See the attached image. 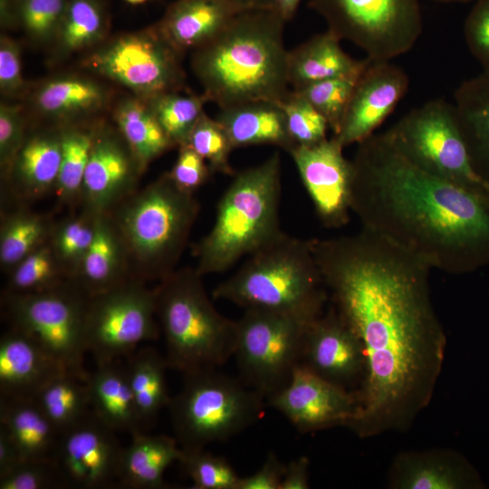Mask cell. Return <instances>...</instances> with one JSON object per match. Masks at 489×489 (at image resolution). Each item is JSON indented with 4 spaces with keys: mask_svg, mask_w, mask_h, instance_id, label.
I'll return each instance as SVG.
<instances>
[{
    "mask_svg": "<svg viewBox=\"0 0 489 489\" xmlns=\"http://www.w3.org/2000/svg\"><path fill=\"white\" fill-rule=\"evenodd\" d=\"M87 384L91 410L107 426L130 436L144 431L121 359L96 364Z\"/></svg>",
    "mask_w": 489,
    "mask_h": 489,
    "instance_id": "83f0119b",
    "label": "cell"
},
{
    "mask_svg": "<svg viewBox=\"0 0 489 489\" xmlns=\"http://www.w3.org/2000/svg\"><path fill=\"white\" fill-rule=\"evenodd\" d=\"M328 30L373 61H390L413 48L423 30L419 0H310Z\"/></svg>",
    "mask_w": 489,
    "mask_h": 489,
    "instance_id": "8fae6325",
    "label": "cell"
},
{
    "mask_svg": "<svg viewBox=\"0 0 489 489\" xmlns=\"http://www.w3.org/2000/svg\"><path fill=\"white\" fill-rule=\"evenodd\" d=\"M328 294L311 241L284 232L249 254L213 292L216 299L283 313L305 325L323 313Z\"/></svg>",
    "mask_w": 489,
    "mask_h": 489,
    "instance_id": "277c9868",
    "label": "cell"
},
{
    "mask_svg": "<svg viewBox=\"0 0 489 489\" xmlns=\"http://www.w3.org/2000/svg\"><path fill=\"white\" fill-rule=\"evenodd\" d=\"M464 36L483 71L489 72V0H475L465 22Z\"/></svg>",
    "mask_w": 489,
    "mask_h": 489,
    "instance_id": "681fc988",
    "label": "cell"
},
{
    "mask_svg": "<svg viewBox=\"0 0 489 489\" xmlns=\"http://www.w3.org/2000/svg\"><path fill=\"white\" fill-rule=\"evenodd\" d=\"M180 55L155 25L102 43L84 59L83 65L149 101L184 86Z\"/></svg>",
    "mask_w": 489,
    "mask_h": 489,
    "instance_id": "5bb4252c",
    "label": "cell"
},
{
    "mask_svg": "<svg viewBox=\"0 0 489 489\" xmlns=\"http://www.w3.org/2000/svg\"><path fill=\"white\" fill-rule=\"evenodd\" d=\"M25 89L22 74L21 48L11 37L0 38V90L5 96L21 95Z\"/></svg>",
    "mask_w": 489,
    "mask_h": 489,
    "instance_id": "816d5d0a",
    "label": "cell"
},
{
    "mask_svg": "<svg viewBox=\"0 0 489 489\" xmlns=\"http://www.w3.org/2000/svg\"><path fill=\"white\" fill-rule=\"evenodd\" d=\"M61 160L60 129L27 135L4 181L10 196L24 203L54 191Z\"/></svg>",
    "mask_w": 489,
    "mask_h": 489,
    "instance_id": "603a6c76",
    "label": "cell"
},
{
    "mask_svg": "<svg viewBox=\"0 0 489 489\" xmlns=\"http://www.w3.org/2000/svg\"><path fill=\"white\" fill-rule=\"evenodd\" d=\"M23 460L16 446L6 433L0 427V476L5 475Z\"/></svg>",
    "mask_w": 489,
    "mask_h": 489,
    "instance_id": "11a10c76",
    "label": "cell"
},
{
    "mask_svg": "<svg viewBox=\"0 0 489 489\" xmlns=\"http://www.w3.org/2000/svg\"><path fill=\"white\" fill-rule=\"evenodd\" d=\"M310 241L332 304L365 351L359 411L348 428L360 438L408 430L432 400L446 348L431 268L363 227Z\"/></svg>",
    "mask_w": 489,
    "mask_h": 489,
    "instance_id": "6da1fadb",
    "label": "cell"
},
{
    "mask_svg": "<svg viewBox=\"0 0 489 489\" xmlns=\"http://www.w3.org/2000/svg\"><path fill=\"white\" fill-rule=\"evenodd\" d=\"M185 144L206 161L212 173L234 175L230 155L235 149L222 125L206 112L192 129Z\"/></svg>",
    "mask_w": 489,
    "mask_h": 489,
    "instance_id": "7bdbcfd3",
    "label": "cell"
},
{
    "mask_svg": "<svg viewBox=\"0 0 489 489\" xmlns=\"http://www.w3.org/2000/svg\"><path fill=\"white\" fill-rule=\"evenodd\" d=\"M305 325L273 311L248 308L236 321L234 355L241 379L269 398L300 365Z\"/></svg>",
    "mask_w": 489,
    "mask_h": 489,
    "instance_id": "7c38bea8",
    "label": "cell"
},
{
    "mask_svg": "<svg viewBox=\"0 0 489 489\" xmlns=\"http://www.w3.org/2000/svg\"><path fill=\"white\" fill-rule=\"evenodd\" d=\"M54 222L50 216L31 211L24 205L2 216L0 264L9 272L31 253L46 244Z\"/></svg>",
    "mask_w": 489,
    "mask_h": 489,
    "instance_id": "e575fe53",
    "label": "cell"
},
{
    "mask_svg": "<svg viewBox=\"0 0 489 489\" xmlns=\"http://www.w3.org/2000/svg\"><path fill=\"white\" fill-rule=\"evenodd\" d=\"M197 268L175 270L155 287L169 369L183 375L217 369L234 355L236 321L222 315Z\"/></svg>",
    "mask_w": 489,
    "mask_h": 489,
    "instance_id": "52a82bcc",
    "label": "cell"
},
{
    "mask_svg": "<svg viewBox=\"0 0 489 489\" xmlns=\"http://www.w3.org/2000/svg\"><path fill=\"white\" fill-rule=\"evenodd\" d=\"M127 1L128 3H130V4H140V3H143L147 0H125Z\"/></svg>",
    "mask_w": 489,
    "mask_h": 489,
    "instance_id": "94428289",
    "label": "cell"
},
{
    "mask_svg": "<svg viewBox=\"0 0 489 489\" xmlns=\"http://www.w3.org/2000/svg\"><path fill=\"white\" fill-rule=\"evenodd\" d=\"M124 359L129 382L145 431L170 402L166 381V370L169 368L166 357L153 347L137 349Z\"/></svg>",
    "mask_w": 489,
    "mask_h": 489,
    "instance_id": "836d02e7",
    "label": "cell"
},
{
    "mask_svg": "<svg viewBox=\"0 0 489 489\" xmlns=\"http://www.w3.org/2000/svg\"><path fill=\"white\" fill-rule=\"evenodd\" d=\"M384 134L404 158L425 172L489 196V185L471 163L454 103L443 99L429 101L410 110Z\"/></svg>",
    "mask_w": 489,
    "mask_h": 489,
    "instance_id": "9c48e42d",
    "label": "cell"
},
{
    "mask_svg": "<svg viewBox=\"0 0 489 489\" xmlns=\"http://www.w3.org/2000/svg\"><path fill=\"white\" fill-rule=\"evenodd\" d=\"M117 130L142 172L157 158L176 147L165 133L147 101L139 97L121 101L114 110Z\"/></svg>",
    "mask_w": 489,
    "mask_h": 489,
    "instance_id": "d6a6232c",
    "label": "cell"
},
{
    "mask_svg": "<svg viewBox=\"0 0 489 489\" xmlns=\"http://www.w3.org/2000/svg\"><path fill=\"white\" fill-rule=\"evenodd\" d=\"M94 129L67 126L60 129L62 160L55 187L62 205L81 204L82 188L89 161Z\"/></svg>",
    "mask_w": 489,
    "mask_h": 489,
    "instance_id": "74e56055",
    "label": "cell"
},
{
    "mask_svg": "<svg viewBox=\"0 0 489 489\" xmlns=\"http://www.w3.org/2000/svg\"><path fill=\"white\" fill-rule=\"evenodd\" d=\"M66 371L40 344L11 328L0 340V399L34 400ZM71 373V372H70Z\"/></svg>",
    "mask_w": 489,
    "mask_h": 489,
    "instance_id": "7402d4cb",
    "label": "cell"
},
{
    "mask_svg": "<svg viewBox=\"0 0 489 489\" xmlns=\"http://www.w3.org/2000/svg\"><path fill=\"white\" fill-rule=\"evenodd\" d=\"M268 402L302 433L348 427L359 411L354 390L333 384L302 366Z\"/></svg>",
    "mask_w": 489,
    "mask_h": 489,
    "instance_id": "e0dca14e",
    "label": "cell"
},
{
    "mask_svg": "<svg viewBox=\"0 0 489 489\" xmlns=\"http://www.w3.org/2000/svg\"><path fill=\"white\" fill-rule=\"evenodd\" d=\"M131 277L124 243L109 214L96 216L94 235L81 267L71 282L88 297L104 292Z\"/></svg>",
    "mask_w": 489,
    "mask_h": 489,
    "instance_id": "d4e9b609",
    "label": "cell"
},
{
    "mask_svg": "<svg viewBox=\"0 0 489 489\" xmlns=\"http://www.w3.org/2000/svg\"><path fill=\"white\" fill-rule=\"evenodd\" d=\"M310 487V461L306 456L285 465L281 489H308Z\"/></svg>",
    "mask_w": 489,
    "mask_h": 489,
    "instance_id": "db71d44e",
    "label": "cell"
},
{
    "mask_svg": "<svg viewBox=\"0 0 489 489\" xmlns=\"http://www.w3.org/2000/svg\"><path fill=\"white\" fill-rule=\"evenodd\" d=\"M285 23L273 8L244 10L193 51L191 69L208 101L222 109L290 92Z\"/></svg>",
    "mask_w": 489,
    "mask_h": 489,
    "instance_id": "3957f363",
    "label": "cell"
},
{
    "mask_svg": "<svg viewBox=\"0 0 489 489\" xmlns=\"http://www.w3.org/2000/svg\"><path fill=\"white\" fill-rule=\"evenodd\" d=\"M264 398L216 369L185 374L168 406L175 438L184 450L226 441L261 418Z\"/></svg>",
    "mask_w": 489,
    "mask_h": 489,
    "instance_id": "ba28073f",
    "label": "cell"
},
{
    "mask_svg": "<svg viewBox=\"0 0 489 489\" xmlns=\"http://www.w3.org/2000/svg\"><path fill=\"white\" fill-rule=\"evenodd\" d=\"M439 2H445V3H465L468 1H475V0H436Z\"/></svg>",
    "mask_w": 489,
    "mask_h": 489,
    "instance_id": "91938a15",
    "label": "cell"
},
{
    "mask_svg": "<svg viewBox=\"0 0 489 489\" xmlns=\"http://www.w3.org/2000/svg\"><path fill=\"white\" fill-rule=\"evenodd\" d=\"M197 489H236L240 476L224 458L204 449L184 450L178 461Z\"/></svg>",
    "mask_w": 489,
    "mask_h": 489,
    "instance_id": "ee69618b",
    "label": "cell"
},
{
    "mask_svg": "<svg viewBox=\"0 0 489 489\" xmlns=\"http://www.w3.org/2000/svg\"><path fill=\"white\" fill-rule=\"evenodd\" d=\"M282 107L289 134L295 146H312L327 139V120L292 90L277 101Z\"/></svg>",
    "mask_w": 489,
    "mask_h": 489,
    "instance_id": "bcb514c9",
    "label": "cell"
},
{
    "mask_svg": "<svg viewBox=\"0 0 489 489\" xmlns=\"http://www.w3.org/2000/svg\"><path fill=\"white\" fill-rule=\"evenodd\" d=\"M285 465L271 452L257 472L240 477L236 489H281Z\"/></svg>",
    "mask_w": 489,
    "mask_h": 489,
    "instance_id": "f5cc1de1",
    "label": "cell"
},
{
    "mask_svg": "<svg viewBox=\"0 0 489 489\" xmlns=\"http://www.w3.org/2000/svg\"><path fill=\"white\" fill-rule=\"evenodd\" d=\"M408 85V76L401 67L390 61L369 59L356 81L340 129L332 137L345 148L376 133L403 99Z\"/></svg>",
    "mask_w": 489,
    "mask_h": 489,
    "instance_id": "ffe728a7",
    "label": "cell"
},
{
    "mask_svg": "<svg viewBox=\"0 0 489 489\" xmlns=\"http://www.w3.org/2000/svg\"><path fill=\"white\" fill-rule=\"evenodd\" d=\"M27 135L22 108L18 104L0 105V169L2 180L7 177L14 160Z\"/></svg>",
    "mask_w": 489,
    "mask_h": 489,
    "instance_id": "c3c4849f",
    "label": "cell"
},
{
    "mask_svg": "<svg viewBox=\"0 0 489 489\" xmlns=\"http://www.w3.org/2000/svg\"><path fill=\"white\" fill-rule=\"evenodd\" d=\"M199 211L194 194L165 172L109 213L126 247L131 276L159 282L174 272Z\"/></svg>",
    "mask_w": 489,
    "mask_h": 489,
    "instance_id": "8992f818",
    "label": "cell"
},
{
    "mask_svg": "<svg viewBox=\"0 0 489 489\" xmlns=\"http://www.w3.org/2000/svg\"><path fill=\"white\" fill-rule=\"evenodd\" d=\"M68 0H14L17 24L33 41L54 40Z\"/></svg>",
    "mask_w": 489,
    "mask_h": 489,
    "instance_id": "f6af8a7d",
    "label": "cell"
},
{
    "mask_svg": "<svg viewBox=\"0 0 489 489\" xmlns=\"http://www.w3.org/2000/svg\"><path fill=\"white\" fill-rule=\"evenodd\" d=\"M206 101L204 94L184 95L178 91L147 101L161 128L177 148L187 142L192 129L205 112Z\"/></svg>",
    "mask_w": 489,
    "mask_h": 489,
    "instance_id": "60d3db41",
    "label": "cell"
},
{
    "mask_svg": "<svg viewBox=\"0 0 489 489\" xmlns=\"http://www.w3.org/2000/svg\"><path fill=\"white\" fill-rule=\"evenodd\" d=\"M357 145L350 206L363 228L447 273L489 260V196L416 167L384 132Z\"/></svg>",
    "mask_w": 489,
    "mask_h": 489,
    "instance_id": "7a4b0ae2",
    "label": "cell"
},
{
    "mask_svg": "<svg viewBox=\"0 0 489 489\" xmlns=\"http://www.w3.org/2000/svg\"><path fill=\"white\" fill-rule=\"evenodd\" d=\"M123 447L118 480L129 488L158 489L165 487L164 474L178 462L182 448L177 439L166 435H148L144 431L130 436Z\"/></svg>",
    "mask_w": 489,
    "mask_h": 489,
    "instance_id": "f1b7e54d",
    "label": "cell"
},
{
    "mask_svg": "<svg viewBox=\"0 0 489 489\" xmlns=\"http://www.w3.org/2000/svg\"><path fill=\"white\" fill-rule=\"evenodd\" d=\"M155 288L133 276L89 297L85 316L87 351L96 364L126 358L144 341L159 338Z\"/></svg>",
    "mask_w": 489,
    "mask_h": 489,
    "instance_id": "4fadbf2b",
    "label": "cell"
},
{
    "mask_svg": "<svg viewBox=\"0 0 489 489\" xmlns=\"http://www.w3.org/2000/svg\"><path fill=\"white\" fill-rule=\"evenodd\" d=\"M273 8L286 21L291 20L302 0H271Z\"/></svg>",
    "mask_w": 489,
    "mask_h": 489,
    "instance_id": "6f0895ef",
    "label": "cell"
},
{
    "mask_svg": "<svg viewBox=\"0 0 489 489\" xmlns=\"http://www.w3.org/2000/svg\"><path fill=\"white\" fill-rule=\"evenodd\" d=\"M97 214L85 208L53 225L51 247L69 281L76 276L94 235Z\"/></svg>",
    "mask_w": 489,
    "mask_h": 489,
    "instance_id": "f35d334b",
    "label": "cell"
},
{
    "mask_svg": "<svg viewBox=\"0 0 489 489\" xmlns=\"http://www.w3.org/2000/svg\"><path fill=\"white\" fill-rule=\"evenodd\" d=\"M225 1L232 3L243 9L273 8L271 0H225Z\"/></svg>",
    "mask_w": 489,
    "mask_h": 489,
    "instance_id": "680465c9",
    "label": "cell"
},
{
    "mask_svg": "<svg viewBox=\"0 0 489 489\" xmlns=\"http://www.w3.org/2000/svg\"><path fill=\"white\" fill-rule=\"evenodd\" d=\"M107 101L105 89L97 82L77 75H63L43 83L34 98L42 115L69 120L101 109Z\"/></svg>",
    "mask_w": 489,
    "mask_h": 489,
    "instance_id": "1f68e13d",
    "label": "cell"
},
{
    "mask_svg": "<svg viewBox=\"0 0 489 489\" xmlns=\"http://www.w3.org/2000/svg\"><path fill=\"white\" fill-rule=\"evenodd\" d=\"M216 120L225 129L234 149L273 145L290 153L296 147L277 101H254L222 108Z\"/></svg>",
    "mask_w": 489,
    "mask_h": 489,
    "instance_id": "4316f807",
    "label": "cell"
},
{
    "mask_svg": "<svg viewBox=\"0 0 489 489\" xmlns=\"http://www.w3.org/2000/svg\"><path fill=\"white\" fill-rule=\"evenodd\" d=\"M244 10L225 0H176L157 26L182 54L211 40Z\"/></svg>",
    "mask_w": 489,
    "mask_h": 489,
    "instance_id": "cb8c5ba5",
    "label": "cell"
},
{
    "mask_svg": "<svg viewBox=\"0 0 489 489\" xmlns=\"http://www.w3.org/2000/svg\"><path fill=\"white\" fill-rule=\"evenodd\" d=\"M332 32L314 34L288 53V80L292 90L334 78H358L369 59L356 60L343 51Z\"/></svg>",
    "mask_w": 489,
    "mask_h": 489,
    "instance_id": "484cf974",
    "label": "cell"
},
{
    "mask_svg": "<svg viewBox=\"0 0 489 489\" xmlns=\"http://www.w3.org/2000/svg\"><path fill=\"white\" fill-rule=\"evenodd\" d=\"M281 168L276 151L235 176L218 202L212 228L194 248L202 275L227 271L283 232Z\"/></svg>",
    "mask_w": 489,
    "mask_h": 489,
    "instance_id": "5b68a950",
    "label": "cell"
},
{
    "mask_svg": "<svg viewBox=\"0 0 489 489\" xmlns=\"http://www.w3.org/2000/svg\"><path fill=\"white\" fill-rule=\"evenodd\" d=\"M65 485L54 458L24 460L0 476V489H46Z\"/></svg>",
    "mask_w": 489,
    "mask_h": 489,
    "instance_id": "7dc6e473",
    "label": "cell"
},
{
    "mask_svg": "<svg viewBox=\"0 0 489 489\" xmlns=\"http://www.w3.org/2000/svg\"><path fill=\"white\" fill-rule=\"evenodd\" d=\"M11 293H33L53 289L68 280L49 241L31 253L8 272Z\"/></svg>",
    "mask_w": 489,
    "mask_h": 489,
    "instance_id": "ab89813d",
    "label": "cell"
},
{
    "mask_svg": "<svg viewBox=\"0 0 489 489\" xmlns=\"http://www.w3.org/2000/svg\"><path fill=\"white\" fill-rule=\"evenodd\" d=\"M0 427L23 460L53 458L60 434L35 400L0 399Z\"/></svg>",
    "mask_w": 489,
    "mask_h": 489,
    "instance_id": "4dcf8cb0",
    "label": "cell"
},
{
    "mask_svg": "<svg viewBox=\"0 0 489 489\" xmlns=\"http://www.w3.org/2000/svg\"><path fill=\"white\" fill-rule=\"evenodd\" d=\"M299 366L347 389L360 384L362 342L333 304L306 328Z\"/></svg>",
    "mask_w": 489,
    "mask_h": 489,
    "instance_id": "ac0fdd59",
    "label": "cell"
},
{
    "mask_svg": "<svg viewBox=\"0 0 489 489\" xmlns=\"http://www.w3.org/2000/svg\"><path fill=\"white\" fill-rule=\"evenodd\" d=\"M453 103L473 168L489 185V72L462 82Z\"/></svg>",
    "mask_w": 489,
    "mask_h": 489,
    "instance_id": "f546056e",
    "label": "cell"
},
{
    "mask_svg": "<svg viewBox=\"0 0 489 489\" xmlns=\"http://www.w3.org/2000/svg\"><path fill=\"white\" fill-rule=\"evenodd\" d=\"M108 28L102 0H68L54 39L59 53L70 54L99 43Z\"/></svg>",
    "mask_w": 489,
    "mask_h": 489,
    "instance_id": "8d00e7d4",
    "label": "cell"
},
{
    "mask_svg": "<svg viewBox=\"0 0 489 489\" xmlns=\"http://www.w3.org/2000/svg\"><path fill=\"white\" fill-rule=\"evenodd\" d=\"M357 79H329L292 91L305 99L323 116L335 135L340 129Z\"/></svg>",
    "mask_w": 489,
    "mask_h": 489,
    "instance_id": "b9f144b4",
    "label": "cell"
},
{
    "mask_svg": "<svg viewBox=\"0 0 489 489\" xmlns=\"http://www.w3.org/2000/svg\"><path fill=\"white\" fill-rule=\"evenodd\" d=\"M89 297L71 281L33 293L4 292L11 328L31 337L66 371L88 379L85 316Z\"/></svg>",
    "mask_w": 489,
    "mask_h": 489,
    "instance_id": "30bf717a",
    "label": "cell"
},
{
    "mask_svg": "<svg viewBox=\"0 0 489 489\" xmlns=\"http://www.w3.org/2000/svg\"><path fill=\"white\" fill-rule=\"evenodd\" d=\"M143 174L117 129L95 128L82 188L81 206L109 214L137 189Z\"/></svg>",
    "mask_w": 489,
    "mask_h": 489,
    "instance_id": "d6986e66",
    "label": "cell"
},
{
    "mask_svg": "<svg viewBox=\"0 0 489 489\" xmlns=\"http://www.w3.org/2000/svg\"><path fill=\"white\" fill-rule=\"evenodd\" d=\"M34 400L60 435L91 410L87 379L70 372L51 380Z\"/></svg>",
    "mask_w": 489,
    "mask_h": 489,
    "instance_id": "d590c367",
    "label": "cell"
},
{
    "mask_svg": "<svg viewBox=\"0 0 489 489\" xmlns=\"http://www.w3.org/2000/svg\"><path fill=\"white\" fill-rule=\"evenodd\" d=\"M343 149L332 137L312 146H296L289 153L319 220L327 228L350 222L353 168Z\"/></svg>",
    "mask_w": 489,
    "mask_h": 489,
    "instance_id": "2e32d148",
    "label": "cell"
},
{
    "mask_svg": "<svg viewBox=\"0 0 489 489\" xmlns=\"http://www.w3.org/2000/svg\"><path fill=\"white\" fill-rule=\"evenodd\" d=\"M0 24L5 29L18 26L14 0H0Z\"/></svg>",
    "mask_w": 489,
    "mask_h": 489,
    "instance_id": "9f6ffc18",
    "label": "cell"
},
{
    "mask_svg": "<svg viewBox=\"0 0 489 489\" xmlns=\"http://www.w3.org/2000/svg\"><path fill=\"white\" fill-rule=\"evenodd\" d=\"M115 432L91 410L60 435L53 458L65 485L102 488L118 479L123 447Z\"/></svg>",
    "mask_w": 489,
    "mask_h": 489,
    "instance_id": "9a60e30c",
    "label": "cell"
},
{
    "mask_svg": "<svg viewBox=\"0 0 489 489\" xmlns=\"http://www.w3.org/2000/svg\"><path fill=\"white\" fill-rule=\"evenodd\" d=\"M390 489H484L481 475L460 452L429 448L398 453L388 471Z\"/></svg>",
    "mask_w": 489,
    "mask_h": 489,
    "instance_id": "44dd1931",
    "label": "cell"
},
{
    "mask_svg": "<svg viewBox=\"0 0 489 489\" xmlns=\"http://www.w3.org/2000/svg\"><path fill=\"white\" fill-rule=\"evenodd\" d=\"M206 161L187 145L178 147V156L168 172L174 183L182 190L194 194L211 174Z\"/></svg>",
    "mask_w": 489,
    "mask_h": 489,
    "instance_id": "f907efd6",
    "label": "cell"
}]
</instances>
